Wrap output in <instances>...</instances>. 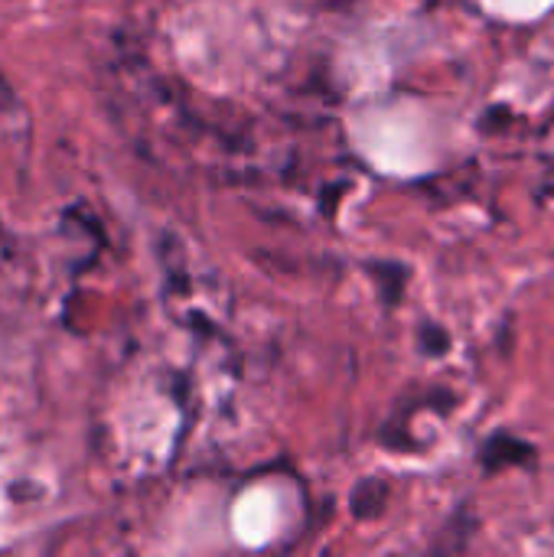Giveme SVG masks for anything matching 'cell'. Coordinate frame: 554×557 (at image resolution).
I'll return each instance as SVG.
<instances>
[]
</instances>
